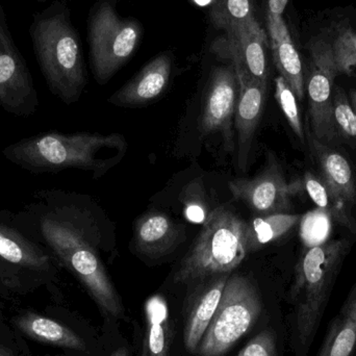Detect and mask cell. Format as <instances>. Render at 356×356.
Instances as JSON below:
<instances>
[{
    "instance_id": "cell-1",
    "label": "cell",
    "mask_w": 356,
    "mask_h": 356,
    "mask_svg": "<svg viewBox=\"0 0 356 356\" xmlns=\"http://www.w3.org/2000/svg\"><path fill=\"white\" fill-rule=\"evenodd\" d=\"M14 216L21 229L71 272L106 313L122 317V301L97 251L95 224L74 196L39 190Z\"/></svg>"
},
{
    "instance_id": "cell-2",
    "label": "cell",
    "mask_w": 356,
    "mask_h": 356,
    "mask_svg": "<svg viewBox=\"0 0 356 356\" xmlns=\"http://www.w3.org/2000/svg\"><path fill=\"white\" fill-rule=\"evenodd\" d=\"M125 148L124 138L118 134L47 131L6 146L2 150V156L12 164L35 175L79 169L90 171L94 177H99L118 161L102 158V152Z\"/></svg>"
},
{
    "instance_id": "cell-3",
    "label": "cell",
    "mask_w": 356,
    "mask_h": 356,
    "mask_svg": "<svg viewBox=\"0 0 356 356\" xmlns=\"http://www.w3.org/2000/svg\"><path fill=\"white\" fill-rule=\"evenodd\" d=\"M350 247V240L347 238L327 241L305 249L297 263L290 292L291 302L295 307L297 356L309 355Z\"/></svg>"
},
{
    "instance_id": "cell-4",
    "label": "cell",
    "mask_w": 356,
    "mask_h": 356,
    "mask_svg": "<svg viewBox=\"0 0 356 356\" xmlns=\"http://www.w3.org/2000/svg\"><path fill=\"white\" fill-rule=\"evenodd\" d=\"M247 223L227 207L209 213L203 228L175 274L177 284L202 282L234 271L248 254Z\"/></svg>"
},
{
    "instance_id": "cell-5",
    "label": "cell",
    "mask_w": 356,
    "mask_h": 356,
    "mask_svg": "<svg viewBox=\"0 0 356 356\" xmlns=\"http://www.w3.org/2000/svg\"><path fill=\"white\" fill-rule=\"evenodd\" d=\"M40 68L51 93L64 104L76 102L87 83L79 38L63 14L44 17L33 29Z\"/></svg>"
},
{
    "instance_id": "cell-6",
    "label": "cell",
    "mask_w": 356,
    "mask_h": 356,
    "mask_svg": "<svg viewBox=\"0 0 356 356\" xmlns=\"http://www.w3.org/2000/svg\"><path fill=\"white\" fill-rule=\"evenodd\" d=\"M261 312L263 301L252 280L243 275L230 276L196 353L199 356L225 355L254 326Z\"/></svg>"
},
{
    "instance_id": "cell-7",
    "label": "cell",
    "mask_w": 356,
    "mask_h": 356,
    "mask_svg": "<svg viewBox=\"0 0 356 356\" xmlns=\"http://www.w3.org/2000/svg\"><path fill=\"white\" fill-rule=\"evenodd\" d=\"M58 261L15 220L14 211H0V286L29 289L56 275Z\"/></svg>"
},
{
    "instance_id": "cell-8",
    "label": "cell",
    "mask_w": 356,
    "mask_h": 356,
    "mask_svg": "<svg viewBox=\"0 0 356 356\" xmlns=\"http://www.w3.org/2000/svg\"><path fill=\"white\" fill-rule=\"evenodd\" d=\"M141 29L135 21L120 18L108 3L92 17L89 39L92 68L98 83H104L133 56Z\"/></svg>"
},
{
    "instance_id": "cell-9",
    "label": "cell",
    "mask_w": 356,
    "mask_h": 356,
    "mask_svg": "<svg viewBox=\"0 0 356 356\" xmlns=\"http://www.w3.org/2000/svg\"><path fill=\"white\" fill-rule=\"evenodd\" d=\"M309 73L305 88L309 98L312 134L323 143H334L339 139L332 112L334 79L339 75L332 51V42L317 37L309 44Z\"/></svg>"
},
{
    "instance_id": "cell-10",
    "label": "cell",
    "mask_w": 356,
    "mask_h": 356,
    "mask_svg": "<svg viewBox=\"0 0 356 356\" xmlns=\"http://www.w3.org/2000/svg\"><path fill=\"white\" fill-rule=\"evenodd\" d=\"M312 156L319 167L321 179L334 202V220L356 234L353 211L356 203V180L350 163L340 152L314 137L307 136Z\"/></svg>"
},
{
    "instance_id": "cell-11",
    "label": "cell",
    "mask_w": 356,
    "mask_h": 356,
    "mask_svg": "<svg viewBox=\"0 0 356 356\" xmlns=\"http://www.w3.org/2000/svg\"><path fill=\"white\" fill-rule=\"evenodd\" d=\"M213 50L234 65L236 71L268 83L270 41L259 21L242 23L226 29Z\"/></svg>"
},
{
    "instance_id": "cell-12",
    "label": "cell",
    "mask_w": 356,
    "mask_h": 356,
    "mask_svg": "<svg viewBox=\"0 0 356 356\" xmlns=\"http://www.w3.org/2000/svg\"><path fill=\"white\" fill-rule=\"evenodd\" d=\"M300 181L289 184L280 164L269 161L263 172L251 179H234L229 190L236 200L243 201L259 216L288 213L291 198L300 191Z\"/></svg>"
},
{
    "instance_id": "cell-13",
    "label": "cell",
    "mask_w": 356,
    "mask_h": 356,
    "mask_svg": "<svg viewBox=\"0 0 356 356\" xmlns=\"http://www.w3.org/2000/svg\"><path fill=\"white\" fill-rule=\"evenodd\" d=\"M238 79L234 65L217 67L209 79L205 94L200 131L202 136L220 134L226 149L234 148L232 120L238 98Z\"/></svg>"
},
{
    "instance_id": "cell-14",
    "label": "cell",
    "mask_w": 356,
    "mask_h": 356,
    "mask_svg": "<svg viewBox=\"0 0 356 356\" xmlns=\"http://www.w3.org/2000/svg\"><path fill=\"white\" fill-rule=\"evenodd\" d=\"M236 72L240 87L234 113L236 163L241 171H246L255 131L263 115L268 83L255 81L240 71Z\"/></svg>"
},
{
    "instance_id": "cell-15",
    "label": "cell",
    "mask_w": 356,
    "mask_h": 356,
    "mask_svg": "<svg viewBox=\"0 0 356 356\" xmlns=\"http://www.w3.org/2000/svg\"><path fill=\"white\" fill-rule=\"evenodd\" d=\"M172 71V58L163 54L148 63L133 79L111 97L113 104L137 106L158 98L168 86Z\"/></svg>"
},
{
    "instance_id": "cell-16",
    "label": "cell",
    "mask_w": 356,
    "mask_h": 356,
    "mask_svg": "<svg viewBox=\"0 0 356 356\" xmlns=\"http://www.w3.org/2000/svg\"><path fill=\"white\" fill-rule=\"evenodd\" d=\"M184 238V227L163 213H146L136 225V246L152 259L172 252Z\"/></svg>"
},
{
    "instance_id": "cell-17",
    "label": "cell",
    "mask_w": 356,
    "mask_h": 356,
    "mask_svg": "<svg viewBox=\"0 0 356 356\" xmlns=\"http://www.w3.org/2000/svg\"><path fill=\"white\" fill-rule=\"evenodd\" d=\"M227 280V274L209 278L193 299L184 332V346L190 353H196L207 332L221 300Z\"/></svg>"
},
{
    "instance_id": "cell-18",
    "label": "cell",
    "mask_w": 356,
    "mask_h": 356,
    "mask_svg": "<svg viewBox=\"0 0 356 356\" xmlns=\"http://www.w3.org/2000/svg\"><path fill=\"white\" fill-rule=\"evenodd\" d=\"M267 29L274 64L297 99L302 100L305 93V71L300 54L293 43L288 26L284 20H282L277 23H267Z\"/></svg>"
},
{
    "instance_id": "cell-19",
    "label": "cell",
    "mask_w": 356,
    "mask_h": 356,
    "mask_svg": "<svg viewBox=\"0 0 356 356\" xmlns=\"http://www.w3.org/2000/svg\"><path fill=\"white\" fill-rule=\"evenodd\" d=\"M356 351V280L332 320L318 356H353Z\"/></svg>"
},
{
    "instance_id": "cell-20",
    "label": "cell",
    "mask_w": 356,
    "mask_h": 356,
    "mask_svg": "<svg viewBox=\"0 0 356 356\" xmlns=\"http://www.w3.org/2000/svg\"><path fill=\"white\" fill-rule=\"evenodd\" d=\"M16 325L23 334L38 342L73 350L83 351L87 348L85 341L74 332L44 316L25 314L16 320Z\"/></svg>"
},
{
    "instance_id": "cell-21",
    "label": "cell",
    "mask_w": 356,
    "mask_h": 356,
    "mask_svg": "<svg viewBox=\"0 0 356 356\" xmlns=\"http://www.w3.org/2000/svg\"><path fill=\"white\" fill-rule=\"evenodd\" d=\"M302 216L297 213H273L259 216L247 223V252L259 250L261 247L275 242L300 223Z\"/></svg>"
},
{
    "instance_id": "cell-22",
    "label": "cell",
    "mask_w": 356,
    "mask_h": 356,
    "mask_svg": "<svg viewBox=\"0 0 356 356\" xmlns=\"http://www.w3.org/2000/svg\"><path fill=\"white\" fill-rule=\"evenodd\" d=\"M147 334L145 338V356H169L170 324L167 303L161 297H152L146 303Z\"/></svg>"
},
{
    "instance_id": "cell-23",
    "label": "cell",
    "mask_w": 356,
    "mask_h": 356,
    "mask_svg": "<svg viewBox=\"0 0 356 356\" xmlns=\"http://www.w3.org/2000/svg\"><path fill=\"white\" fill-rule=\"evenodd\" d=\"M211 17L213 22L224 31L234 25L259 21L254 0H213Z\"/></svg>"
},
{
    "instance_id": "cell-24",
    "label": "cell",
    "mask_w": 356,
    "mask_h": 356,
    "mask_svg": "<svg viewBox=\"0 0 356 356\" xmlns=\"http://www.w3.org/2000/svg\"><path fill=\"white\" fill-rule=\"evenodd\" d=\"M332 112L339 139L342 138L356 147V113L348 96L339 86L334 88Z\"/></svg>"
},
{
    "instance_id": "cell-25",
    "label": "cell",
    "mask_w": 356,
    "mask_h": 356,
    "mask_svg": "<svg viewBox=\"0 0 356 356\" xmlns=\"http://www.w3.org/2000/svg\"><path fill=\"white\" fill-rule=\"evenodd\" d=\"M300 236L307 248L327 242L332 234V217L327 211L316 209L302 216L300 221Z\"/></svg>"
},
{
    "instance_id": "cell-26",
    "label": "cell",
    "mask_w": 356,
    "mask_h": 356,
    "mask_svg": "<svg viewBox=\"0 0 356 356\" xmlns=\"http://www.w3.org/2000/svg\"><path fill=\"white\" fill-rule=\"evenodd\" d=\"M332 46L339 74L350 75L356 68V31L350 26H339Z\"/></svg>"
},
{
    "instance_id": "cell-27",
    "label": "cell",
    "mask_w": 356,
    "mask_h": 356,
    "mask_svg": "<svg viewBox=\"0 0 356 356\" xmlns=\"http://www.w3.org/2000/svg\"><path fill=\"white\" fill-rule=\"evenodd\" d=\"M275 98L291 129L297 138L305 144V129H303L296 96L288 83L280 75L275 79Z\"/></svg>"
},
{
    "instance_id": "cell-28",
    "label": "cell",
    "mask_w": 356,
    "mask_h": 356,
    "mask_svg": "<svg viewBox=\"0 0 356 356\" xmlns=\"http://www.w3.org/2000/svg\"><path fill=\"white\" fill-rule=\"evenodd\" d=\"M301 184L305 186L307 194L311 197L317 209L327 211L332 215V217H334V202H332L330 192H328L327 188H326L321 177L307 171L305 173Z\"/></svg>"
},
{
    "instance_id": "cell-29",
    "label": "cell",
    "mask_w": 356,
    "mask_h": 356,
    "mask_svg": "<svg viewBox=\"0 0 356 356\" xmlns=\"http://www.w3.org/2000/svg\"><path fill=\"white\" fill-rule=\"evenodd\" d=\"M238 356H277V340L273 330H264L255 336Z\"/></svg>"
},
{
    "instance_id": "cell-30",
    "label": "cell",
    "mask_w": 356,
    "mask_h": 356,
    "mask_svg": "<svg viewBox=\"0 0 356 356\" xmlns=\"http://www.w3.org/2000/svg\"><path fill=\"white\" fill-rule=\"evenodd\" d=\"M289 0H267L266 20L267 23H277L284 20V13Z\"/></svg>"
},
{
    "instance_id": "cell-31",
    "label": "cell",
    "mask_w": 356,
    "mask_h": 356,
    "mask_svg": "<svg viewBox=\"0 0 356 356\" xmlns=\"http://www.w3.org/2000/svg\"><path fill=\"white\" fill-rule=\"evenodd\" d=\"M111 356H129V351L127 348H119Z\"/></svg>"
},
{
    "instance_id": "cell-32",
    "label": "cell",
    "mask_w": 356,
    "mask_h": 356,
    "mask_svg": "<svg viewBox=\"0 0 356 356\" xmlns=\"http://www.w3.org/2000/svg\"><path fill=\"white\" fill-rule=\"evenodd\" d=\"M349 98H350L351 104H353V108H355L356 113V90H353V91L350 92Z\"/></svg>"
},
{
    "instance_id": "cell-33",
    "label": "cell",
    "mask_w": 356,
    "mask_h": 356,
    "mask_svg": "<svg viewBox=\"0 0 356 356\" xmlns=\"http://www.w3.org/2000/svg\"><path fill=\"white\" fill-rule=\"evenodd\" d=\"M0 356H10V353H8V351L6 350V349L2 348V347H0Z\"/></svg>"
}]
</instances>
